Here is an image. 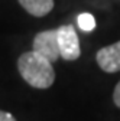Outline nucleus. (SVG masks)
Returning a JSON list of instances; mask_svg holds the SVG:
<instances>
[{"label": "nucleus", "mask_w": 120, "mask_h": 121, "mask_svg": "<svg viewBox=\"0 0 120 121\" xmlns=\"http://www.w3.org/2000/svg\"><path fill=\"white\" fill-rule=\"evenodd\" d=\"M33 51L46 58L49 62H56L59 55V48H58V36H56V29L51 30H42L33 38Z\"/></svg>", "instance_id": "nucleus-3"}, {"label": "nucleus", "mask_w": 120, "mask_h": 121, "mask_svg": "<svg viewBox=\"0 0 120 121\" xmlns=\"http://www.w3.org/2000/svg\"><path fill=\"white\" fill-rule=\"evenodd\" d=\"M59 55L65 60H75L81 55L80 40L72 25H62L56 29Z\"/></svg>", "instance_id": "nucleus-2"}, {"label": "nucleus", "mask_w": 120, "mask_h": 121, "mask_svg": "<svg viewBox=\"0 0 120 121\" xmlns=\"http://www.w3.org/2000/svg\"><path fill=\"white\" fill-rule=\"evenodd\" d=\"M96 60L104 72H109V73L119 72L120 71V40L109 45V46L101 48L96 53Z\"/></svg>", "instance_id": "nucleus-4"}, {"label": "nucleus", "mask_w": 120, "mask_h": 121, "mask_svg": "<svg viewBox=\"0 0 120 121\" xmlns=\"http://www.w3.org/2000/svg\"><path fill=\"white\" fill-rule=\"evenodd\" d=\"M18 69L20 77L33 88L46 89L55 81V71L52 62L35 51L25 52L18 59Z\"/></svg>", "instance_id": "nucleus-1"}, {"label": "nucleus", "mask_w": 120, "mask_h": 121, "mask_svg": "<svg viewBox=\"0 0 120 121\" xmlns=\"http://www.w3.org/2000/svg\"><path fill=\"white\" fill-rule=\"evenodd\" d=\"M19 4L35 17H43L54 9V0H18Z\"/></svg>", "instance_id": "nucleus-5"}, {"label": "nucleus", "mask_w": 120, "mask_h": 121, "mask_svg": "<svg viewBox=\"0 0 120 121\" xmlns=\"http://www.w3.org/2000/svg\"><path fill=\"white\" fill-rule=\"evenodd\" d=\"M0 121H16V118H14L10 112L0 110Z\"/></svg>", "instance_id": "nucleus-8"}, {"label": "nucleus", "mask_w": 120, "mask_h": 121, "mask_svg": "<svg viewBox=\"0 0 120 121\" xmlns=\"http://www.w3.org/2000/svg\"><path fill=\"white\" fill-rule=\"evenodd\" d=\"M77 22H78L80 29L84 30V32H91L96 27V19L91 13H81L77 19Z\"/></svg>", "instance_id": "nucleus-6"}, {"label": "nucleus", "mask_w": 120, "mask_h": 121, "mask_svg": "<svg viewBox=\"0 0 120 121\" xmlns=\"http://www.w3.org/2000/svg\"><path fill=\"white\" fill-rule=\"evenodd\" d=\"M113 101L117 107L120 108V81L117 82V85L114 86V91H113Z\"/></svg>", "instance_id": "nucleus-7"}]
</instances>
